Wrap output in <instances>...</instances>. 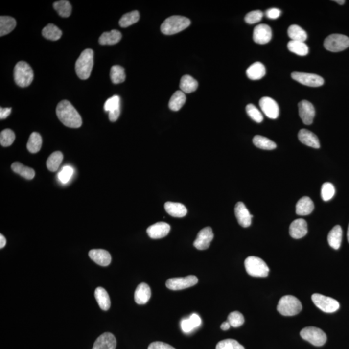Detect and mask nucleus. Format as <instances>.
I'll return each instance as SVG.
<instances>
[{
	"label": "nucleus",
	"instance_id": "obj_1",
	"mask_svg": "<svg viewBox=\"0 0 349 349\" xmlns=\"http://www.w3.org/2000/svg\"><path fill=\"white\" fill-rule=\"evenodd\" d=\"M56 116L62 124L68 128H78L82 126L81 116L68 100H62L58 104Z\"/></svg>",
	"mask_w": 349,
	"mask_h": 349
},
{
	"label": "nucleus",
	"instance_id": "obj_2",
	"mask_svg": "<svg viewBox=\"0 0 349 349\" xmlns=\"http://www.w3.org/2000/svg\"><path fill=\"white\" fill-rule=\"evenodd\" d=\"M93 64V50L91 49H85L75 64L76 72L80 79L87 80L90 78Z\"/></svg>",
	"mask_w": 349,
	"mask_h": 349
},
{
	"label": "nucleus",
	"instance_id": "obj_3",
	"mask_svg": "<svg viewBox=\"0 0 349 349\" xmlns=\"http://www.w3.org/2000/svg\"><path fill=\"white\" fill-rule=\"evenodd\" d=\"M191 22L186 17L181 16H173L167 18L162 23L161 32L166 35H173L183 31L190 25Z\"/></svg>",
	"mask_w": 349,
	"mask_h": 349
},
{
	"label": "nucleus",
	"instance_id": "obj_4",
	"mask_svg": "<svg viewBox=\"0 0 349 349\" xmlns=\"http://www.w3.org/2000/svg\"><path fill=\"white\" fill-rule=\"evenodd\" d=\"M278 311L284 316L297 315L302 310L300 301L295 296L286 295L282 297L278 302Z\"/></svg>",
	"mask_w": 349,
	"mask_h": 349
},
{
	"label": "nucleus",
	"instance_id": "obj_5",
	"mask_svg": "<svg viewBox=\"0 0 349 349\" xmlns=\"http://www.w3.org/2000/svg\"><path fill=\"white\" fill-rule=\"evenodd\" d=\"M14 78L16 84L22 88H25L31 85L34 78L33 69L27 62H18L14 70Z\"/></svg>",
	"mask_w": 349,
	"mask_h": 349
},
{
	"label": "nucleus",
	"instance_id": "obj_6",
	"mask_svg": "<svg viewBox=\"0 0 349 349\" xmlns=\"http://www.w3.org/2000/svg\"><path fill=\"white\" fill-rule=\"evenodd\" d=\"M247 273L253 277L265 278L269 273V268L261 258L250 256L245 261Z\"/></svg>",
	"mask_w": 349,
	"mask_h": 349
},
{
	"label": "nucleus",
	"instance_id": "obj_7",
	"mask_svg": "<svg viewBox=\"0 0 349 349\" xmlns=\"http://www.w3.org/2000/svg\"><path fill=\"white\" fill-rule=\"evenodd\" d=\"M301 337L316 347L324 346L326 342V335L320 328L314 326L304 328L300 332Z\"/></svg>",
	"mask_w": 349,
	"mask_h": 349
},
{
	"label": "nucleus",
	"instance_id": "obj_8",
	"mask_svg": "<svg viewBox=\"0 0 349 349\" xmlns=\"http://www.w3.org/2000/svg\"><path fill=\"white\" fill-rule=\"evenodd\" d=\"M324 47L330 52H340L349 47V38L340 34H333L325 40Z\"/></svg>",
	"mask_w": 349,
	"mask_h": 349
},
{
	"label": "nucleus",
	"instance_id": "obj_9",
	"mask_svg": "<svg viewBox=\"0 0 349 349\" xmlns=\"http://www.w3.org/2000/svg\"><path fill=\"white\" fill-rule=\"evenodd\" d=\"M312 300L317 307L326 313H333L340 308L338 301L322 294H314L312 296Z\"/></svg>",
	"mask_w": 349,
	"mask_h": 349
},
{
	"label": "nucleus",
	"instance_id": "obj_10",
	"mask_svg": "<svg viewBox=\"0 0 349 349\" xmlns=\"http://www.w3.org/2000/svg\"><path fill=\"white\" fill-rule=\"evenodd\" d=\"M291 76L294 80L306 86L316 88L322 86L324 84V78L318 74L294 72H292Z\"/></svg>",
	"mask_w": 349,
	"mask_h": 349
},
{
	"label": "nucleus",
	"instance_id": "obj_11",
	"mask_svg": "<svg viewBox=\"0 0 349 349\" xmlns=\"http://www.w3.org/2000/svg\"><path fill=\"white\" fill-rule=\"evenodd\" d=\"M198 283V278L195 276L184 278H170L166 281L167 288L172 290H180L191 287Z\"/></svg>",
	"mask_w": 349,
	"mask_h": 349
},
{
	"label": "nucleus",
	"instance_id": "obj_12",
	"mask_svg": "<svg viewBox=\"0 0 349 349\" xmlns=\"http://www.w3.org/2000/svg\"><path fill=\"white\" fill-rule=\"evenodd\" d=\"M259 106L263 114L269 118L276 119L279 116L278 103L272 98L265 96L259 101Z\"/></svg>",
	"mask_w": 349,
	"mask_h": 349
},
{
	"label": "nucleus",
	"instance_id": "obj_13",
	"mask_svg": "<svg viewBox=\"0 0 349 349\" xmlns=\"http://www.w3.org/2000/svg\"><path fill=\"white\" fill-rule=\"evenodd\" d=\"M214 237L212 229L210 227H206L198 233L193 245L197 249L203 250L209 249L211 241Z\"/></svg>",
	"mask_w": 349,
	"mask_h": 349
},
{
	"label": "nucleus",
	"instance_id": "obj_14",
	"mask_svg": "<svg viewBox=\"0 0 349 349\" xmlns=\"http://www.w3.org/2000/svg\"><path fill=\"white\" fill-rule=\"evenodd\" d=\"M299 115L302 122L306 125H310L313 122L315 117V109L309 101L302 100L298 104Z\"/></svg>",
	"mask_w": 349,
	"mask_h": 349
},
{
	"label": "nucleus",
	"instance_id": "obj_15",
	"mask_svg": "<svg viewBox=\"0 0 349 349\" xmlns=\"http://www.w3.org/2000/svg\"><path fill=\"white\" fill-rule=\"evenodd\" d=\"M272 32L270 26L266 24H259L254 30V41L258 44H266L271 40Z\"/></svg>",
	"mask_w": 349,
	"mask_h": 349
},
{
	"label": "nucleus",
	"instance_id": "obj_16",
	"mask_svg": "<svg viewBox=\"0 0 349 349\" xmlns=\"http://www.w3.org/2000/svg\"><path fill=\"white\" fill-rule=\"evenodd\" d=\"M235 214L238 223L244 228L250 227L252 224V215L250 214L249 209L246 207L245 204L239 202L236 204L235 207Z\"/></svg>",
	"mask_w": 349,
	"mask_h": 349
},
{
	"label": "nucleus",
	"instance_id": "obj_17",
	"mask_svg": "<svg viewBox=\"0 0 349 349\" xmlns=\"http://www.w3.org/2000/svg\"><path fill=\"white\" fill-rule=\"evenodd\" d=\"M116 337L112 333L106 332L96 339L92 349H116Z\"/></svg>",
	"mask_w": 349,
	"mask_h": 349
},
{
	"label": "nucleus",
	"instance_id": "obj_18",
	"mask_svg": "<svg viewBox=\"0 0 349 349\" xmlns=\"http://www.w3.org/2000/svg\"><path fill=\"white\" fill-rule=\"evenodd\" d=\"M170 231V226L164 222H159L150 226L147 229V233L151 239H161L166 237Z\"/></svg>",
	"mask_w": 349,
	"mask_h": 349
},
{
	"label": "nucleus",
	"instance_id": "obj_19",
	"mask_svg": "<svg viewBox=\"0 0 349 349\" xmlns=\"http://www.w3.org/2000/svg\"><path fill=\"white\" fill-rule=\"evenodd\" d=\"M308 233L307 223L303 219L294 220L289 228V233L294 239H301Z\"/></svg>",
	"mask_w": 349,
	"mask_h": 349
},
{
	"label": "nucleus",
	"instance_id": "obj_20",
	"mask_svg": "<svg viewBox=\"0 0 349 349\" xmlns=\"http://www.w3.org/2000/svg\"><path fill=\"white\" fill-rule=\"evenodd\" d=\"M89 256L93 261L95 262L98 265L107 266L112 262V256L106 250L102 249H94L90 250Z\"/></svg>",
	"mask_w": 349,
	"mask_h": 349
},
{
	"label": "nucleus",
	"instance_id": "obj_21",
	"mask_svg": "<svg viewBox=\"0 0 349 349\" xmlns=\"http://www.w3.org/2000/svg\"><path fill=\"white\" fill-rule=\"evenodd\" d=\"M298 139L301 142L311 148L318 149L320 148V140L314 133L305 129H302L298 133Z\"/></svg>",
	"mask_w": 349,
	"mask_h": 349
},
{
	"label": "nucleus",
	"instance_id": "obj_22",
	"mask_svg": "<svg viewBox=\"0 0 349 349\" xmlns=\"http://www.w3.org/2000/svg\"><path fill=\"white\" fill-rule=\"evenodd\" d=\"M151 292L148 284L142 283L139 284L135 292V302L139 304H144L150 300Z\"/></svg>",
	"mask_w": 349,
	"mask_h": 349
},
{
	"label": "nucleus",
	"instance_id": "obj_23",
	"mask_svg": "<svg viewBox=\"0 0 349 349\" xmlns=\"http://www.w3.org/2000/svg\"><path fill=\"white\" fill-rule=\"evenodd\" d=\"M201 319L198 314H192L189 318L183 319L181 321V329L186 334H189L201 326Z\"/></svg>",
	"mask_w": 349,
	"mask_h": 349
},
{
	"label": "nucleus",
	"instance_id": "obj_24",
	"mask_svg": "<svg viewBox=\"0 0 349 349\" xmlns=\"http://www.w3.org/2000/svg\"><path fill=\"white\" fill-rule=\"evenodd\" d=\"M314 209V204L308 197H303L296 204V211L298 215L305 216L310 214Z\"/></svg>",
	"mask_w": 349,
	"mask_h": 349
},
{
	"label": "nucleus",
	"instance_id": "obj_25",
	"mask_svg": "<svg viewBox=\"0 0 349 349\" xmlns=\"http://www.w3.org/2000/svg\"><path fill=\"white\" fill-rule=\"evenodd\" d=\"M164 208L166 212L172 217H183L187 214L186 208L181 203L167 202L165 203Z\"/></svg>",
	"mask_w": 349,
	"mask_h": 349
},
{
	"label": "nucleus",
	"instance_id": "obj_26",
	"mask_svg": "<svg viewBox=\"0 0 349 349\" xmlns=\"http://www.w3.org/2000/svg\"><path fill=\"white\" fill-rule=\"evenodd\" d=\"M266 69L265 66L261 62H255L247 69V75L249 79L258 80L265 76Z\"/></svg>",
	"mask_w": 349,
	"mask_h": 349
},
{
	"label": "nucleus",
	"instance_id": "obj_27",
	"mask_svg": "<svg viewBox=\"0 0 349 349\" xmlns=\"http://www.w3.org/2000/svg\"><path fill=\"white\" fill-rule=\"evenodd\" d=\"M342 229L340 225L335 226L328 235V243L335 250L340 249L342 241Z\"/></svg>",
	"mask_w": 349,
	"mask_h": 349
},
{
	"label": "nucleus",
	"instance_id": "obj_28",
	"mask_svg": "<svg viewBox=\"0 0 349 349\" xmlns=\"http://www.w3.org/2000/svg\"><path fill=\"white\" fill-rule=\"evenodd\" d=\"M122 39V34L118 30H112L110 32H105L99 38L101 45H115Z\"/></svg>",
	"mask_w": 349,
	"mask_h": 349
},
{
	"label": "nucleus",
	"instance_id": "obj_29",
	"mask_svg": "<svg viewBox=\"0 0 349 349\" xmlns=\"http://www.w3.org/2000/svg\"><path fill=\"white\" fill-rule=\"evenodd\" d=\"M94 297L96 298L98 305L101 309L108 310L111 306V301L108 292L102 287L96 288L94 292Z\"/></svg>",
	"mask_w": 349,
	"mask_h": 349
},
{
	"label": "nucleus",
	"instance_id": "obj_30",
	"mask_svg": "<svg viewBox=\"0 0 349 349\" xmlns=\"http://www.w3.org/2000/svg\"><path fill=\"white\" fill-rule=\"evenodd\" d=\"M186 95L185 93L182 91H177L174 94L171 96L169 102V108L173 112H177L180 110L184 104H185Z\"/></svg>",
	"mask_w": 349,
	"mask_h": 349
},
{
	"label": "nucleus",
	"instance_id": "obj_31",
	"mask_svg": "<svg viewBox=\"0 0 349 349\" xmlns=\"http://www.w3.org/2000/svg\"><path fill=\"white\" fill-rule=\"evenodd\" d=\"M198 82L192 76L187 75L183 76L180 82V88L185 93H191L195 92L198 88Z\"/></svg>",
	"mask_w": 349,
	"mask_h": 349
},
{
	"label": "nucleus",
	"instance_id": "obj_32",
	"mask_svg": "<svg viewBox=\"0 0 349 349\" xmlns=\"http://www.w3.org/2000/svg\"><path fill=\"white\" fill-rule=\"evenodd\" d=\"M17 26V21L11 17H0V36L7 35L13 31Z\"/></svg>",
	"mask_w": 349,
	"mask_h": 349
},
{
	"label": "nucleus",
	"instance_id": "obj_33",
	"mask_svg": "<svg viewBox=\"0 0 349 349\" xmlns=\"http://www.w3.org/2000/svg\"><path fill=\"white\" fill-rule=\"evenodd\" d=\"M11 168L14 172L20 175L28 180H31L35 176V171L31 167L24 166L22 163L16 162L12 164Z\"/></svg>",
	"mask_w": 349,
	"mask_h": 349
},
{
	"label": "nucleus",
	"instance_id": "obj_34",
	"mask_svg": "<svg viewBox=\"0 0 349 349\" xmlns=\"http://www.w3.org/2000/svg\"><path fill=\"white\" fill-rule=\"evenodd\" d=\"M42 35L46 39L56 41L61 38L62 32L57 26L49 23L42 30Z\"/></svg>",
	"mask_w": 349,
	"mask_h": 349
},
{
	"label": "nucleus",
	"instance_id": "obj_35",
	"mask_svg": "<svg viewBox=\"0 0 349 349\" xmlns=\"http://www.w3.org/2000/svg\"><path fill=\"white\" fill-rule=\"evenodd\" d=\"M288 35L293 41L304 42L307 39L306 31L298 25L290 26L288 29Z\"/></svg>",
	"mask_w": 349,
	"mask_h": 349
},
{
	"label": "nucleus",
	"instance_id": "obj_36",
	"mask_svg": "<svg viewBox=\"0 0 349 349\" xmlns=\"http://www.w3.org/2000/svg\"><path fill=\"white\" fill-rule=\"evenodd\" d=\"M287 46L290 51L297 54V55L306 56L309 52V48L304 42L291 40L288 42Z\"/></svg>",
	"mask_w": 349,
	"mask_h": 349
},
{
	"label": "nucleus",
	"instance_id": "obj_37",
	"mask_svg": "<svg viewBox=\"0 0 349 349\" xmlns=\"http://www.w3.org/2000/svg\"><path fill=\"white\" fill-rule=\"evenodd\" d=\"M63 158L64 155L60 151H55V152L52 153L46 163L47 169L52 172L57 171L63 161Z\"/></svg>",
	"mask_w": 349,
	"mask_h": 349
},
{
	"label": "nucleus",
	"instance_id": "obj_38",
	"mask_svg": "<svg viewBox=\"0 0 349 349\" xmlns=\"http://www.w3.org/2000/svg\"><path fill=\"white\" fill-rule=\"evenodd\" d=\"M42 139L41 135L39 133L33 132L28 140L27 148L29 152L31 153H36L40 150L42 148Z\"/></svg>",
	"mask_w": 349,
	"mask_h": 349
},
{
	"label": "nucleus",
	"instance_id": "obj_39",
	"mask_svg": "<svg viewBox=\"0 0 349 349\" xmlns=\"http://www.w3.org/2000/svg\"><path fill=\"white\" fill-rule=\"evenodd\" d=\"M253 143L256 147L262 150H272L276 148V143L266 137L256 135L254 137Z\"/></svg>",
	"mask_w": 349,
	"mask_h": 349
},
{
	"label": "nucleus",
	"instance_id": "obj_40",
	"mask_svg": "<svg viewBox=\"0 0 349 349\" xmlns=\"http://www.w3.org/2000/svg\"><path fill=\"white\" fill-rule=\"evenodd\" d=\"M54 9L57 11L58 15L61 17L68 18L71 14L72 7L70 1L66 0H61L54 2L53 4Z\"/></svg>",
	"mask_w": 349,
	"mask_h": 349
},
{
	"label": "nucleus",
	"instance_id": "obj_41",
	"mask_svg": "<svg viewBox=\"0 0 349 349\" xmlns=\"http://www.w3.org/2000/svg\"><path fill=\"white\" fill-rule=\"evenodd\" d=\"M110 76L113 83L115 84L122 83L126 80L124 68L118 65L113 66L111 68Z\"/></svg>",
	"mask_w": 349,
	"mask_h": 349
},
{
	"label": "nucleus",
	"instance_id": "obj_42",
	"mask_svg": "<svg viewBox=\"0 0 349 349\" xmlns=\"http://www.w3.org/2000/svg\"><path fill=\"white\" fill-rule=\"evenodd\" d=\"M140 15L137 11L130 12V13L125 14L120 18L119 21V25L121 27L126 28L130 27V25H133L139 20Z\"/></svg>",
	"mask_w": 349,
	"mask_h": 349
},
{
	"label": "nucleus",
	"instance_id": "obj_43",
	"mask_svg": "<svg viewBox=\"0 0 349 349\" xmlns=\"http://www.w3.org/2000/svg\"><path fill=\"white\" fill-rule=\"evenodd\" d=\"M104 110L108 113L120 112V98L115 95L106 100L104 104Z\"/></svg>",
	"mask_w": 349,
	"mask_h": 349
},
{
	"label": "nucleus",
	"instance_id": "obj_44",
	"mask_svg": "<svg viewBox=\"0 0 349 349\" xmlns=\"http://www.w3.org/2000/svg\"><path fill=\"white\" fill-rule=\"evenodd\" d=\"M15 140V134L10 129H6L2 131L0 134V143L3 147L11 146Z\"/></svg>",
	"mask_w": 349,
	"mask_h": 349
},
{
	"label": "nucleus",
	"instance_id": "obj_45",
	"mask_svg": "<svg viewBox=\"0 0 349 349\" xmlns=\"http://www.w3.org/2000/svg\"><path fill=\"white\" fill-rule=\"evenodd\" d=\"M335 187L332 184L330 183H326L322 185V189H321V196L324 201H330L334 196Z\"/></svg>",
	"mask_w": 349,
	"mask_h": 349
},
{
	"label": "nucleus",
	"instance_id": "obj_46",
	"mask_svg": "<svg viewBox=\"0 0 349 349\" xmlns=\"http://www.w3.org/2000/svg\"><path fill=\"white\" fill-rule=\"evenodd\" d=\"M228 322L231 324V326L234 328L239 327L243 326L245 323V318L241 312L234 311L231 312L228 316Z\"/></svg>",
	"mask_w": 349,
	"mask_h": 349
},
{
	"label": "nucleus",
	"instance_id": "obj_47",
	"mask_svg": "<svg viewBox=\"0 0 349 349\" xmlns=\"http://www.w3.org/2000/svg\"><path fill=\"white\" fill-rule=\"evenodd\" d=\"M216 349H245L237 341L227 339L218 343Z\"/></svg>",
	"mask_w": 349,
	"mask_h": 349
},
{
	"label": "nucleus",
	"instance_id": "obj_48",
	"mask_svg": "<svg viewBox=\"0 0 349 349\" xmlns=\"http://www.w3.org/2000/svg\"><path fill=\"white\" fill-rule=\"evenodd\" d=\"M246 110L250 118L255 122L261 123L263 120V115L254 105L251 104L247 105Z\"/></svg>",
	"mask_w": 349,
	"mask_h": 349
},
{
	"label": "nucleus",
	"instance_id": "obj_49",
	"mask_svg": "<svg viewBox=\"0 0 349 349\" xmlns=\"http://www.w3.org/2000/svg\"><path fill=\"white\" fill-rule=\"evenodd\" d=\"M263 17V12L254 11L248 13L245 18V22L249 24H254L261 21Z\"/></svg>",
	"mask_w": 349,
	"mask_h": 349
},
{
	"label": "nucleus",
	"instance_id": "obj_50",
	"mask_svg": "<svg viewBox=\"0 0 349 349\" xmlns=\"http://www.w3.org/2000/svg\"><path fill=\"white\" fill-rule=\"evenodd\" d=\"M74 170L72 167L66 166L62 168L60 172L58 173V177L60 182L63 184H66L70 180V177L73 174Z\"/></svg>",
	"mask_w": 349,
	"mask_h": 349
},
{
	"label": "nucleus",
	"instance_id": "obj_51",
	"mask_svg": "<svg viewBox=\"0 0 349 349\" xmlns=\"http://www.w3.org/2000/svg\"><path fill=\"white\" fill-rule=\"evenodd\" d=\"M148 349H175L170 345L165 344L164 342H155L151 344Z\"/></svg>",
	"mask_w": 349,
	"mask_h": 349
},
{
	"label": "nucleus",
	"instance_id": "obj_52",
	"mask_svg": "<svg viewBox=\"0 0 349 349\" xmlns=\"http://www.w3.org/2000/svg\"><path fill=\"white\" fill-rule=\"evenodd\" d=\"M281 11L277 8H272L266 12V17L270 19H277L281 16Z\"/></svg>",
	"mask_w": 349,
	"mask_h": 349
},
{
	"label": "nucleus",
	"instance_id": "obj_53",
	"mask_svg": "<svg viewBox=\"0 0 349 349\" xmlns=\"http://www.w3.org/2000/svg\"><path fill=\"white\" fill-rule=\"evenodd\" d=\"M12 109L11 108H0V118L5 119L11 114Z\"/></svg>",
	"mask_w": 349,
	"mask_h": 349
},
{
	"label": "nucleus",
	"instance_id": "obj_54",
	"mask_svg": "<svg viewBox=\"0 0 349 349\" xmlns=\"http://www.w3.org/2000/svg\"><path fill=\"white\" fill-rule=\"evenodd\" d=\"M6 243H7V241H6L5 237L1 234L0 235V249H2L5 247Z\"/></svg>",
	"mask_w": 349,
	"mask_h": 349
},
{
	"label": "nucleus",
	"instance_id": "obj_55",
	"mask_svg": "<svg viewBox=\"0 0 349 349\" xmlns=\"http://www.w3.org/2000/svg\"><path fill=\"white\" fill-rule=\"evenodd\" d=\"M231 324H229V322L227 321V322L223 323L221 326V328L223 330H229L230 328H231Z\"/></svg>",
	"mask_w": 349,
	"mask_h": 349
},
{
	"label": "nucleus",
	"instance_id": "obj_56",
	"mask_svg": "<svg viewBox=\"0 0 349 349\" xmlns=\"http://www.w3.org/2000/svg\"><path fill=\"white\" fill-rule=\"evenodd\" d=\"M334 1L340 4V5H344V4L346 3V1H344V0H342V1H338V0H337V1Z\"/></svg>",
	"mask_w": 349,
	"mask_h": 349
},
{
	"label": "nucleus",
	"instance_id": "obj_57",
	"mask_svg": "<svg viewBox=\"0 0 349 349\" xmlns=\"http://www.w3.org/2000/svg\"><path fill=\"white\" fill-rule=\"evenodd\" d=\"M348 241L349 243V225L348 231Z\"/></svg>",
	"mask_w": 349,
	"mask_h": 349
}]
</instances>
